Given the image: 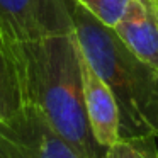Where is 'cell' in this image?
Segmentation results:
<instances>
[{
	"mask_svg": "<svg viewBox=\"0 0 158 158\" xmlns=\"http://www.w3.org/2000/svg\"><path fill=\"white\" fill-rule=\"evenodd\" d=\"M12 48L26 106L38 109L83 158H106L107 150L95 141L87 117L82 51L75 32L12 43Z\"/></svg>",
	"mask_w": 158,
	"mask_h": 158,
	"instance_id": "1",
	"label": "cell"
},
{
	"mask_svg": "<svg viewBox=\"0 0 158 158\" xmlns=\"http://www.w3.org/2000/svg\"><path fill=\"white\" fill-rule=\"evenodd\" d=\"M82 55L107 83L121 112V138L156 139L158 73L133 55L116 31L68 0Z\"/></svg>",
	"mask_w": 158,
	"mask_h": 158,
	"instance_id": "2",
	"label": "cell"
},
{
	"mask_svg": "<svg viewBox=\"0 0 158 158\" xmlns=\"http://www.w3.org/2000/svg\"><path fill=\"white\" fill-rule=\"evenodd\" d=\"M0 158H83L38 109L24 106L0 121Z\"/></svg>",
	"mask_w": 158,
	"mask_h": 158,
	"instance_id": "3",
	"label": "cell"
},
{
	"mask_svg": "<svg viewBox=\"0 0 158 158\" xmlns=\"http://www.w3.org/2000/svg\"><path fill=\"white\" fill-rule=\"evenodd\" d=\"M0 31L10 43L75 32L68 0H0Z\"/></svg>",
	"mask_w": 158,
	"mask_h": 158,
	"instance_id": "4",
	"label": "cell"
},
{
	"mask_svg": "<svg viewBox=\"0 0 158 158\" xmlns=\"http://www.w3.org/2000/svg\"><path fill=\"white\" fill-rule=\"evenodd\" d=\"M82 51V49H80ZM83 95L89 124L95 141L102 148L109 150L121 139V112L116 97L107 83L95 73L82 55Z\"/></svg>",
	"mask_w": 158,
	"mask_h": 158,
	"instance_id": "5",
	"label": "cell"
},
{
	"mask_svg": "<svg viewBox=\"0 0 158 158\" xmlns=\"http://www.w3.org/2000/svg\"><path fill=\"white\" fill-rule=\"evenodd\" d=\"M114 31L136 58L158 73V5L155 0H133Z\"/></svg>",
	"mask_w": 158,
	"mask_h": 158,
	"instance_id": "6",
	"label": "cell"
},
{
	"mask_svg": "<svg viewBox=\"0 0 158 158\" xmlns=\"http://www.w3.org/2000/svg\"><path fill=\"white\" fill-rule=\"evenodd\" d=\"M19 65L12 43L0 31V121H7L24 107Z\"/></svg>",
	"mask_w": 158,
	"mask_h": 158,
	"instance_id": "7",
	"label": "cell"
},
{
	"mask_svg": "<svg viewBox=\"0 0 158 158\" xmlns=\"http://www.w3.org/2000/svg\"><path fill=\"white\" fill-rule=\"evenodd\" d=\"M104 26L114 29L124 17L133 0H73Z\"/></svg>",
	"mask_w": 158,
	"mask_h": 158,
	"instance_id": "8",
	"label": "cell"
},
{
	"mask_svg": "<svg viewBox=\"0 0 158 158\" xmlns=\"http://www.w3.org/2000/svg\"><path fill=\"white\" fill-rule=\"evenodd\" d=\"M155 139H127L121 138L106 153V158H156Z\"/></svg>",
	"mask_w": 158,
	"mask_h": 158,
	"instance_id": "9",
	"label": "cell"
},
{
	"mask_svg": "<svg viewBox=\"0 0 158 158\" xmlns=\"http://www.w3.org/2000/svg\"><path fill=\"white\" fill-rule=\"evenodd\" d=\"M156 158H158V148H156Z\"/></svg>",
	"mask_w": 158,
	"mask_h": 158,
	"instance_id": "10",
	"label": "cell"
},
{
	"mask_svg": "<svg viewBox=\"0 0 158 158\" xmlns=\"http://www.w3.org/2000/svg\"><path fill=\"white\" fill-rule=\"evenodd\" d=\"M155 2H156V5H158V0H155Z\"/></svg>",
	"mask_w": 158,
	"mask_h": 158,
	"instance_id": "11",
	"label": "cell"
}]
</instances>
